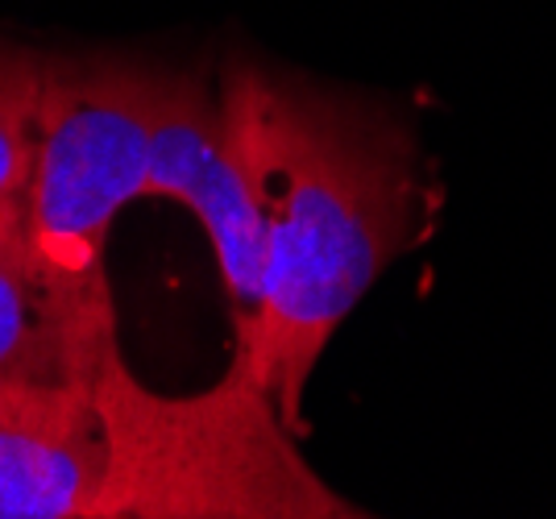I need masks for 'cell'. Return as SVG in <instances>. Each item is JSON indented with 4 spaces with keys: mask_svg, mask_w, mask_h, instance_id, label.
Wrapping results in <instances>:
<instances>
[{
    "mask_svg": "<svg viewBox=\"0 0 556 519\" xmlns=\"http://www.w3.org/2000/svg\"><path fill=\"white\" fill-rule=\"evenodd\" d=\"M216 84L266 220L262 312L237 345L300 428L328 341L428 233L432 179L416 125L378 100L245 59Z\"/></svg>",
    "mask_w": 556,
    "mask_h": 519,
    "instance_id": "cell-1",
    "label": "cell"
},
{
    "mask_svg": "<svg viewBox=\"0 0 556 519\" xmlns=\"http://www.w3.org/2000/svg\"><path fill=\"white\" fill-rule=\"evenodd\" d=\"M104 432L100 519H362L303 457L300 428L237 345L229 370L195 395L146 387L121 341L96 375Z\"/></svg>",
    "mask_w": 556,
    "mask_h": 519,
    "instance_id": "cell-2",
    "label": "cell"
},
{
    "mask_svg": "<svg viewBox=\"0 0 556 519\" xmlns=\"http://www.w3.org/2000/svg\"><path fill=\"white\" fill-rule=\"evenodd\" d=\"M113 345V287L67 279L25 213L0 216V391H92Z\"/></svg>",
    "mask_w": 556,
    "mask_h": 519,
    "instance_id": "cell-5",
    "label": "cell"
},
{
    "mask_svg": "<svg viewBox=\"0 0 556 519\" xmlns=\"http://www.w3.org/2000/svg\"><path fill=\"white\" fill-rule=\"evenodd\" d=\"M159 63L134 54H47L25 225L54 270L109 283V233L150 195Z\"/></svg>",
    "mask_w": 556,
    "mask_h": 519,
    "instance_id": "cell-3",
    "label": "cell"
},
{
    "mask_svg": "<svg viewBox=\"0 0 556 519\" xmlns=\"http://www.w3.org/2000/svg\"><path fill=\"white\" fill-rule=\"evenodd\" d=\"M150 195H175L200 216L225 275L237 337H245L262 312L266 220L220 84H212L208 75L187 67H163L159 75Z\"/></svg>",
    "mask_w": 556,
    "mask_h": 519,
    "instance_id": "cell-4",
    "label": "cell"
},
{
    "mask_svg": "<svg viewBox=\"0 0 556 519\" xmlns=\"http://www.w3.org/2000/svg\"><path fill=\"white\" fill-rule=\"evenodd\" d=\"M42 84H47V54L0 42V216L25 213Z\"/></svg>",
    "mask_w": 556,
    "mask_h": 519,
    "instance_id": "cell-7",
    "label": "cell"
},
{
    "mask_svg": "<svg viewBox=\"0 0 556 519\" xmlns=\"http://www.w3.org/2000/svg\"><path fill=\"white\" fill-rule=\"evenodd\" d=\"M104 432L92 391H0V519H100Z\"/></svg>",
    "mask_w": 556,
    "mask_h": 519,
    "instance_id": "cell-6",
    "label": "cell"
}]
</instances>
